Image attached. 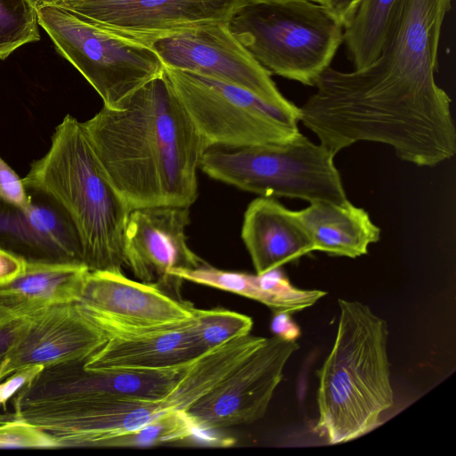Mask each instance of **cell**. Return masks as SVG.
<instances>
[{
  "label": "cell",
  "instance_id": "22",
  "mask_svg": "<svg viewBox=\"0 0 456 456\" xmlns=\"http://www.w3.org/2000/svg\"><path fill=\"white\" fill-rule=\"evenodd\" d=\"M251 317L223 308L194 309L193 332L203 353L250 333Z\"/></svg>",
  "mask_w": 456,
  "mask_h": 456
},
{
  "label": "cell",
  "instance_id": "18",
  "mask_svg": "<svg viewBox=\"0 0 456 456\" xmlns=\"http://www.w3.org/2000/svg\"><path fill=\"white\" fill-rule=\"evenodd\" d=\"M241 239L256 274L297 261L314 251L313 240L299 217L273 197H257L247 207Z\"/></svg>",
  "mask_w": 456,
  "mask_h": 456
},
{
  "label": "cell",
  "instance_id": "16",
  "mask_svg": "<svg viewBox=\"0 0 456 456\" xmlns=\"http://www.w3.org/2000/svg\"><path fill=\"white\" fill-rule=\"evenodd\" d=\"M28 191L31 202L27 208L0 197V248L27 262L84 264L78 236L66 213L48 195Z\"/></svg>",
  "mask_w": 456,
  "mask_h": 456
},
{
  "label": "cell",
  "instance_id": "21",
  "mask_svg": "<svg viewBox=\"0 0 456 456\" xmlns=\"http://www.w3.org/2000/svg\"><path fill=\"white\" fill-rule=\"evenodd\" d=\"M395 2L358 1L343 31V43L354 69H362L378 58Z\"/></svg>",
  "mask_w": 456,
  "mask_h": 456
},
{
  "label": "cell",
  "instance_id": "30",
  "mask_svg": "<svg viewBox=\"0 0 456 456\" xmlns=\"http://www.w3.org/2000/svg\"><path fill=\"white\" fill-rule=\"evenodd\" d=\"M272 330L275 336L293 341L300 336V329L294 322L289 313H276L272 322Z\"/></svg>",
  "mask_w": 456,
  "mask_h": 456
},
{
  "label": "cell",
  "instance_id": "28",
  "mask_svg": "<svg viewBox=\"0 0 456 456\" xmlns=\"http://www.w3.org/2000/svg\"><path fill=\"white\" fill-rule=\"evenodd\" d=\"M43 367L35 366L17 371L0 382V404L5 405L14 394Z\"/></svg>",
  "mask_w": 456,
  "mask_h": 456
},
{
  "label": "cell",
  "instance_id": "3",
  "mask_svg": "<svg viewBox=\"0 0 456 456\" xmlns=\"http://www.w3.org/2000/svg\"><path fill=\"white\" fill-rule=\"evenodd\" d=\"M22 182L28 190L48 195L66 213L89 271H122L131 210L110 181L82 122L65 116L49 150L31 164Z\"/></svg>",
  "mask_w": 456,
  "mask_h": 456
},
{
  "label": "cell",
  "instance_id": "7",
  "mask_svg": "<svg viewBox=\"0 0 456 456\" xmlns=\"http://www.w3.org/2000/svg\"><path fill=\"white\" fill-rule=\"evenodd\" d=\"M37 11L38 24L106 108L119 109L139 88L165 72L158 54L144 43L101 28L57 5Z\"/></svg>",
  "mask_w": 456,
  "mask_h": 456
},
{
  "label": "cell",
  "instance_id": "9",
  "mask_svg": "<svg viewBox=\"0 0 456 456\" xmlns=\"http://www.w3.org/2000/svg\"><path fill=\"white\" fill-rule=\"evenodd\" d=\"M298 348L297 340L275 335L265 338L225 379L184 410L198 433L261 419L283 378L286 363Z\"/></svg>",
  "mask_w": 456,
  "mask_h": 456
},
{
  "label": "cell",
  "instance_id": "17",
  "mask_svg": "<svg viewBox=\"0 0 456 456\" xmlns=\"http://www.w3.org/2000/svg\"><path fill=\"white\" fill-rule=\"evenodd\" d=\"M192 326L193 318L166 330L107 338L82 366L93 371H157L187 366L205 354Z\"/></svg>",
  "mask_w": 456,
  "mask_h": 456
},
{
  "label": "cell",
  "instance_id": "31",
  "mask_svg": "<svg viewBox=\"0 0 456 456\" xmlns=\"http://www.w3.org/2000/svg\"><path fill=\"white\" fill-rule=\"evenodd\" d=\"M358 1L359 0H327L325 6L344 27L352 18Z\"/></svg>",
  "mask_w": 456,
  "mask_h": 456
},
{
  "label": "cell",
  "instance_id": "10",
  "mask_svg": "<svg viewBox=\"0 0 456 456\" xmlns=\"http://www.w3.org/2000/svg\"><path fill=\"white\" fill-rule=\"evenodd\" d=\"M146 45L158 54L165 68L240 86L283 109L297 108L281 94L272 75L254 60L225 22L171 34Z\"/></svg>",
  "mask_w": 456,
  "mask_h": 456
},
{
  "label": "cell",
  "instance_id": "12",
  "mask_svg": "<svg viewBox=\"0 0 456 456\" xmlns=\"http://www.w3.org/2000/svg\"><path fill=\"white\" fill-rule=\"evenodd\" d=\"M240 0H63L58 4L111 33L147 44L199 27L226 22Z\"/></svg>",
  "mask_w": 456,
  "mask_h": 456
},
{
  "label": "cell",
  "instance_id": "15",
  "mask_svg": "<svg viewBox=\"0 0 456 456\" xmlns=\"http://www.w3.org/2000/svg\"><path fill=\"white\" fill-rule=\"evenodd\" d=\"M189 208L163 206L130 211L124 232L125 265L141 281L158 285L173 279L169 273L175 269L206 264L187 241Z\"/></svg>",
  "mask_w": 456,
  "mask_h": 456
},
{
  "label": "cell",
  "instance_id": "29",
  "mask_svg": "<svg viewBox=\"0 0 456 456\" xmlns=\"http://www.w3.org/2000/svg\"><path fill=\"white\" fill-rule=\"evenodd\" d=\"M27 261L15 254L0 248V285L6 284L26 268Z\"/></svg>",
  "mask_w": 456,
  "mask_h": 456
},
{
  "label": "cell",
  "instance_id": "8",
  "mask_svg": "<svg viewBox=\"0 0 456 456\" xmlns=\"http://www.w3.org/2000/svg\"><path fill=\"white\" fill-rule=\"evenodd\" d=\"M165 74L209 148H245L287 141L299 130V107L271 104L240 86L165 68Z\"/></svg>",
  "mask_w": 456,
  "mask_h": 456
},
{
  "label": "cell",
  "instance_id": "20",
  "mask_svg": "<svg viewBox=\"0 0 456 456\" xmlns=\"http://www.w3.org/2000/svg\"><path fill=\"white\" fill-rule=\"evenodd\" d=\"M298 215L314 243V250L331 256L355 258L365 255L379 241L380 229L369 214L350 201L311 203Z\"/></svg>",
  "mask_w": 456,
  "mask_h": 456
},
{
  "label": "cell",
  "instance_id": "26",
  "mask_svg": "<svg viewBox=\"0 0 456 456\" xmlns=\"http://www.w3.org/2000/svg\"><path fill=\"white\" fill-rule=\"evenodd\" d=\"M0 197L18 207L27 208L31 195L14 170L0 158Z\"/></svg>",
  "mask_w": 456,
  "mask_h": 456
},
{
  "label": "cell",
  "instance_id": "1",
  "mask_svg": "<svg viewBox=\"0 0 456 456\" xmlns=\"http://www.w3.org/2000/svg\"><path fill=\"white\" fill-rule=\"evenodd\" d=\"M83 126L112 185L130 210L190 208L209 149L165 72L118 110L102 107Z\"/></svg>",
  "mask_w": 456,
  "mask_h": 456
},
{
  "label": "cell",
  "instance_id": "32",
  "mask_svg": "<svg viewBox=\"0 0 456 456\" xmlns=\"http://www.w3.org/2000/svg\"><path fill=\"white\" fill-rule=\"evenodd\" d=\"M36 8H39L45 5H55L63 0H30Z\"/></svg>",
  "mask_w": 456,
  "mask_h": 456
},
{
  "label": "cell",
  "instance_id": "27",
  "mask_svg": "<svg viewBox=\"0 0 456 456\" xmlns=\"http://www.w3.org/2000/svg\"><path fill=\"white\" fill-rule=\"evenodd\" d=\"M27 319H14L0 308V370Z\"/></svg>",
  "mask_w": 456,
  "mask_h": 456
},
{
  "label": "cell",
  "instance_id": "23",
  "mask_svg": "<svg viewBox=\"0 0 456 456\" xmlns=\"http://www.w3.org/2000/svg\"><path fill=\"white\" fill-rule=\"evenodd\" d=\"M37 8L30 0H0V59L40 38Z\"/></svg>",
  "mask_w": 456,
  "mask_h": 456
},
{
  "label": "cell",
  "instance_id": "25",
  "mask_svg": "<svg viewBox=\"0 0 456 456\" xmlns=\"http://www.w3.org/2000/svg\"><path fill=\"white\" fill-rule=\"evenodd\" d=\"M54 441L39 428L9 419L0 421V448H55Z\"/></svg>",
  "mask_w": 456,
  "mask_h": 456
},
{
  "label": "cell",
  "instance_id": "5",
  "mask_svg": "<svg viewBox=\"0 0 456 456\" xmlns=\"http://www.w3.org/2000/svg\"><path fill=\"white\" fill-rule=\"evenodd\" d=\"M225 24L270 75L309 86L343 43L342 23L312 0H240Z\"/></svg>",
  "mask_w": 456,
  "mask_h": 456
},
{
  "label": "cell",
  "instance_id": "13",
  "mask_svg": "<svg viewBox=\"0 0 456 456\" xmlns=\"http://www.w3.org/2000/svg\"><path fill=\"white\" fill-rule=\"evenodd\" d=\"M191 364L157 371H93L82 361L58 362L43 367L23 385L12 397V404L159 399L175 387Z\"/></svg>",
  "mask_w": 456,
  "mask_h": 456
},
{
  "label": "cell",
  "instance_id": "33",
  "mask_svg": "<svg viewBox=\"0 0 456 456\" xmlns=\"http://www.w3.org/2000/svg\"><path fill=\"white\" fill-rule=\"evenodd\" d=\"M312 1H314V2H317V3H320V4H326L327 3V0H312Z\"/></svg>",
  "mask_w": 456,
  "mask_h": 456
},
{
  "label": "cell",
  "instance_id": "4",
  "mask_svg": "<svg viewBox=\"0 0 456 456\" xmlns=\"http://www.w3.org/2000/svg\"><path fill=\"white\" fill-rule=\"evenodd\" d=\"M338 303L336 338L317 370L315 431L330 444L366 435L394 405L387 322L361 302Z\"/></svg>",
  "mask_w": 456,
  "mask_h": 456
},
{
  "label": "cell",
  "instance_id": "19",
  "mask_svg": "<svg viewBox=\"0 0 456 456\" xmlns=\"http://www.w3.org/2000/svg\"><path fill=\"white\" fill-rule=\"evenodd\" d=\"M89 272L84 264L27 262L20 275L0 285V307L23 320L53 305L77 302Z\"/></svg>",
  "mask_w": 456,
  "mask_h": 456
},
{
  "label": "cell",
  "instance_id": "14",
  "mask_svg": "<svg viewBox=\"0 0 456 456\" xmlns=\"http://www.w3.org/2000/svg\"><path fill=\"white\" fill-rule=\"evenodd\" d=\"M106 340L75 303L47 307L25 321L0 370V382L24 369L83 361Z\"/></svg>",
  "mask_w": 456,
  "mask_h": 456
},
{
  "label": "cell",
  "instance_id": "24",
  "mask_svg": "<svg viewBox=\"0 0 456 456\" xmlns=\"http://www.w3.org/2000/svg\"><path fill=\"white\" fill-rule=\"evenodd\" d=\"M184 411L169 412L128 434L109 440L104 447L149 446L178 442L196 436Z\"/></svg>",
  "mask_w": 456,
  "mask_h": 456
},
{
  "label": "cell",
  "instance_id": "2",
  "mask_svg": "<svg viewBox=\"0 0 456 456\" xmlns=\"http://www.w3.org/2000/svg\"><path fill=\"white\" fill-rule=\"evenodd\" d=\"M452 0H396L378 58L341 81L373 121L400 126L451 114L435 79L440 34Z\"/></svg>",
  "mask_w": 456,
  "mask_h": 456
},
{
  "label": "cell",
  "instance_id": "11",
  "mask_svg": "<svg viewBox=\"0 0 456 456\" xmlns=\"http://www.w3.org/2000/svg\"><path fill=\"white\" fill-rule=\"evenodd\" d=\"M75 304L107 338L169 329L191 320L195 309L122 271H90Z\"/></svg>",
  "mask_w": 456,
  "mask_h": 456
},
{
  "label": "cell",
  "instance_id": "6",
  "mask_svg": "<svg viewBox=\"0 0 456 456\" xmlns=\"http://www.w3.org/2000/svg\"><path fill=\"white\" fill-rule=\"evenodd\" d=\"M335 153L298 132L290 139L231 149L211 147L200 169L208 177L261 197L341 204L348 200Z\"/></svg>",
  "mask_w": 456,
  "mask_h": 456
}]
</instances>
